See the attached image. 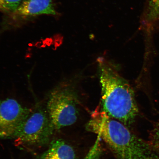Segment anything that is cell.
Returning a JSON list of instances; mask_svg holds the SVG:
<instances>
[{
    "label": "cell",
    "mask_w": 159,
    "mask_h": 159,
    "mask_svg": "<svg viewBox=\"0 0 159 159\" xmlns=\"http://www.w3.org/2000/svg\"><path fill=\"white\" fill-rule=\"evenodd\" d=\"M98 108L93 112L86 129L98 135L118 159H159V153L148 142Z\"/></svg>",
    "instance_id": "obj_1"
},
{
    "label": "cell",
    "mask_w": 159,
    "mask_h": 159,
    "mask_svg": "<svg viewBox=\"0 0 159 159\" xmlns=\"http://www.w3.org/2000/svg\"><path fill=\"white\" fill-rule=\"evenodd\" d=\"M98 63L104 112L111 118L130 127L134 122L139 109L132 87L106 59L99 57Z\"/></svg>",
    "instance_id": "obj_2"
},
{
    "label": "cell",
    "mask_w": 159,
    "mask_h": 159,
    "mask_svg": "<svg viewBox=\"0 0 159 159\" xmlns=\"http://www.w3.org/2000/svg\"><path fill=\"white\" fill-rule=\"evenodd\" d=\"M79 103L77 92L70 85H58L50 92L47 111L55 130L70 126L76 122Z\"/></svg>",
    "instance_id": "obj_3"
},
{
    "label": "cell",
    "mask_w": 159,
    "mask_h": 159,
    "mask_svg": "<svg viewBox=\"0 0 159 159\" xmlns=\"http://www.w3.org/2000/svg\"><path fill=\"white\" fill-rule=\"evenodd\" d=\"M54 130L47 110L38 108L32 111L11 139L30 145L43 146L48 143Z\"/></svg>",
    "instance_id": "obj_4"
},
{
    "label": "cell",
    "mask_w": 159,
    "mask_h": 159,
    "mask_svg": "<svg viewBox=\"0 0 159 159\" xmlns=\"http://www.w3.org/2000/svg\"><path fill=\"white\" fill-rule=\"evenodd\" d=\"M31 112L15 99L0 100V139H11Z\"/></svg>",
    "instance_id": "obj_5"
},
{
    "label": "cell",
    "mask_w": 159,
    "mask_h": 159,
    "mask_svg": "<svg viewBox=\"0 0 159 159\" xmlns=\"http://www.w3.org/2000/svg\"><path fill=\"white\" fill-rule=\"evenodd\" d=\"M52 0H24L14 12L9 15L13 21H23L42 15H57Z\"/></svg>",
    "instance_id": "obj_6"
},
{
    "label": "cell",
    "mask_w": 159,
    "mask_h": 159,
    "mask_svg": "<svg viewBox=\"0 0 159 159\" xmlns=\"http://www.w3.org/2000/svg\"><path fill=\"white\" fill-rule=\"evenodd\" d=\"M159 23V0H146L141 17V30L147 37H151Z\"/></svg>",
    "instance_id": "obj_7"
},
{
    "label": "cell",
    "mask_w": 159,
    "mask_h": 159,
    "mask_svg": "<svg viewBox=\"0 0 159 159\" xmlns=\"http://www.w3.org/2000/svg\"><path fill=\"white\" fill-rule=\"evenodd\" d=\"M39 159H75L74 149L61 139L52 141L48 149Z\"/></svg>",
    "instance_id": "obj_8"
},
{
    "label": "cell",
    "mask_w": 159,
    "mask_h": 159,
    "mask_svg": "<svg viewBox=\"0 0 159 159\" xmlns=\"http://www.w3.org/2000/svg\"><path fill=\"white\" fill-rule=\"evenodd\" d=\"M24 0H0V11L8 15L15 12Z\"/></svg>",
    "instance_id": "obj_9"
},
{
    "label": "cell",
    "mask_w": 159,
    "mask_h": 159,
    "mask_svg": "<svg viewBox=\"0 0 159 159\" xmlns=\"http://www.w3.org/2000/svg\"><path fill=\"white\" fill-rule=\"evenodd\" d=\"M148 142L159 153V121L154 125L149 134Z\"/></svg>",
    "instance_id": "obj_10"
}]
</instances>
